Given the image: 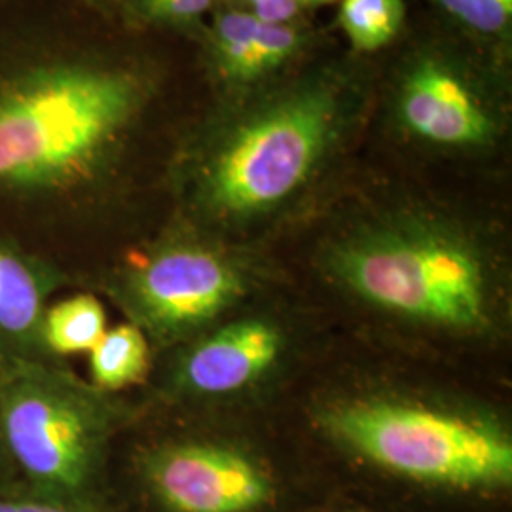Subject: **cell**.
Instances as JSON below:
<instances>
[{
  "mask_svg": "<svg viewBox=\"0 0 512 512\" xmlns=\"http://www.w3.org/2000/svg\"><path fill=\"white\" fill-rule=\"evenodd\" d=\"M19 512H73L55 501H46V499H21L16 501Z\"/></svg>",
  "mask_w": 512,
  "mask_h": 512,
  "instance_id": "obj_18",
  "label": "cell"
},
{
  "mask_svg": "<svg viewBox=\"0 0 512 512\" xmlns=\"http://www.w3.org/2000/svg\"><path fill=\"white\" fill-rule=\"evenodd\" d=\"M330 435L391 473L494 488L512 478V444L492 421L397 401H355L323 414Z\"/></svg>",
  "mask_w": 512,
  "mask_h": 512,
  "instance_id": "obj_4",
  "label": "cell"
},
{
  "mask_svg": "<svg viewBox=\"0 0 512 512\" xmlns=\"http://www.w3.org/2000/svg\"><path fill=\"white\" fill-rule=\"evenodd\" d=\"M0 512H19L16 501H10V499H0Z\"/></svg>",
  "mask_w": 512,
  "mask_h": 512,
  "instance_id": "obj_19",
  "label": "cell"
},
{
  "mask_svg": "<svg viewBox=\"0 0 512 512\" xmlns=\"http://www.w3.org/2000/svg\"><path fill=\"white\" fill-rule=\"evenodd\" d=\"M300 46V35L291 23H262L256 31V78L283 65Z\"/></svg>",
  "mask_w": 512,
  "mask_h": 512,
  "instance_id": "obj_16",
  "label": "cell"
},
{
  "mask_svg": "<svg viewBox=\"0 0 512 512\" xmlns=\"http://www.w3.org/2000/svg\"><path fill=\"white\" fill-rule=\"evenodd\" d=\"M256 31L258 19L251 12H226L217 21V63L222 74L230 80H255Z\"/></svg>",
  "mask_w": 512,
  "mask_h": 512,
  "instance_id": "obj_14",
  "label": "cell"
},
{
  "mask_svg": "<svg viewBox=\"0 0 512 512\" xmlns=\"http://www.w3.org/2000/svg\"><path fill=\"white\" fill-rule=\"evenodd\" d=\"M332 272L380 310L440 329L473 332L490 321V283L473 243L429 222H397L349 239Z\"/></svg>",
  "mask_w": 512,
  "mask_h": 512,
  "instance_id": "obj_2",
  "label": "cell"
},
{
  "mask_svg": "<svg viewBox=\"0 0 512 512\" xmlns=\"http://www.w3.org/2000/svg\"><path fill=\"white\" fill-rule=\"evenodd\" d=\"M403 21V0H344L340 8V25L361 52L387 46L401 31Z\"/></svg>",
  "mask_w": 512,
  "mask_h": 512,
  "instance_id": "obj_13",
  "label": "cell"
},
{
  "mask_svg": "<svg viewBox=\"0 0 512 512\" xmlns=\"http://www.w3.org/2000/svg\"><path fill=\"white\" fill-rule=\"evenodd\" d=\"M243 293L238 266L196 243L160 245L133 260L118 281L133 325L162 342L202 329Z\"/></svg>",
  "mask_w": 512,
  "mask_h": 512,
  "instance_id": "obj_6",
  "label": "cell"
},
{
  "mask_svg": "<svg viewBox=\"0 0 512 512\" xmlns=\"http://www.w3.org/2000/svg\"><path fill=\"white\" fill-rule=\"evenodd\" d=\"M150 366L147 334L133 323L107 329L90 351L93 387L114 393L139 384Z\"/></svg>",
  "mask_w": 512,
  "mask_h": 512,
  "instance_id": "obj_12",
  "label": "cell"
},
{
  "mask_svg": "<svg viewBox=\"0 0 512 512\" xmlns=\"http://www.w3.org/2000/svg\"><path fill=\"white\" fill-rule=\"evenodd\" d=\"M342 109L338 88L317 82L249 116L203 167V205L220 217L245 219L289 200L336 139Z\"/></svg>",
  "mask_w": 512,
  "mask_h": 512,
  "instance_id": "obj_3",
  "label": "cell"
},
{
  "mask_svg": "<svg viewBox=\"0 0 512 512\" xmlns=\"http://www.w3.org/2000/svg\"><path fill=\"white\" fill-rule=\"evenodd\" d=\"M404 126L423 141L444 147L488 145L494 118L465 80L435 59H423L404 78Z\"/></svg>",
  "mask_w": 512,
  "mask_h": 512,
  "instance_id": "obj_8",
  "label": "cell"
},
{
  "mask_svg": "<svg viewBox=\"0 0 512 512\" xmlns=\"http://www.w3.org/2000/svg\"><path fill=\"white\" fill-rule=\"evenodd\" d=\"M0 456H4V450H2V442H0ZM6 458V456H4Z\"/></svg>",
  "mask_w": 512,
  "mask_h": 512,
  "instance_id": "obj_22",
  "label": "cell"
},
{
  "mask_svg": "<svg viewBox=\"0 0 512 512\" xmlns=\"http://www.w3.org/2000/svg\"><path fill=\"white\" fill-rule=\"evenodd\" d=\"M442 10L480 35H503L512 21V0H437Z\"/></svg>",
  "mask_w": 512,
  "mask_h": 512,
  "instance_id": "obj_15",
  "label": "cell"
},
{
  "mask_svg": "<svg viewBox=\"0 0 512 512\" xmlns=\"http://www.w3.org/2000/svg\"><path fill=\"white\" fill-rule=\"evenodd\" d=\"M137 71L54 63L0 86V192L55 194L88 183L145 103Z\"/></svg>",
  "mask_w": 512,
  "mask_h": 512,
  "instance_id": "obj_1",
  "label": "cell"
},
{
  "mask_svg": "<svg viewBox=\"0 0 512 512\" xmlns=\"http://www.w3.org/2000/svg\"><path fill=\"white\" fill-rule=\"evenodd\" d=\"M150 488L173 512H253L272 499L255 461L213 444H167L145 459Z\"/></svg>",
  "mask_w": 512,
  "mask_h": 512,
  "instance_id": "obj_7",
  "label": "cell"
},
{
  "mask_svg": "<svg viewBox=\"0 0 512 512\" xmlns=\"http://www.w3.org/2000/svg\"><path fill=\"white\" fill-rule=\"evenodd\" d=\"M59 285L54 266L0 239V361L42 357L40 327Z\"/></svg>",
  "mask_w": 512,
  "mask_h": 512,
  "instance_id": "obj_10",
  "label": "cell"
},
{
  "mask_svg": "<svg viewBox=\"0 0 512 512\" xmlns=\"http://www.w3.org/2000/svg\"><path fill=\"white\" fill-rule=\"evenodd\" d=\"M213 0H141L148 18L160 21H190L209 10Z\"/></svg>",
  "mask_w": 512,
  "mask_h": 512,
  "instance_id": "obj_17",
  "label": "cell"
},
{
  "mask_svg": "<svg viewBox=\"0 0 512 512\" xmlns=\"http://www.w3.org/2000/svg\"><path fill=\"white\" fill-rule=\"evenodd\" d=\"M114 427L103 391L61 361H0V442L23 475L65 494L84 488Z\"/></svg>",
  "mask_w": 512,
  "mask_h": 512,
  "instance_id": "obj_5",
  "label": "cell"
},
{
  "mask_svg": "<svg viewBox=\"0 0 512 512\" xmlns=\"http://www.w3.org/2000/svg\"><path fill=\"white\" fill-rule=\"evenodd\" d=\"M107 332V313L92 294H76L50 304L40 327L44 359L61 361L76 353H90Z\"/></svg>",
  "mask_w": 512,
  "mask_h": 512,
  "instance_id": "obj_11",
  "label": "cell"
},
{
  "mask_svg": "<svg viewBox=\"0 0 512 512\" xmlns=\"http://www.w3.org/2000/svg\"><path fill=\"white\" fill-rule=\"evenodd\" d=\"M302 2H311V4H323V2H332V0H302Z\"/></svg>",
  "mask_w": 512,
  "mask_h": 512,
  "instance_id": "obj_21",
  "label": "cell"
},
{
  "mask_svg": "<svg viewBox=\"0 0 512 512\" xmlns=\"http://www.w3.org/2000/svg\"><path fill=\"white\" fill-rule=\"evenodd\" d=\"M262 2H264V0H249V4H251V10H253V8H256L258 4H262Z\"/></svg>",
  "mask_w": 512,
  "mask_h": 512,
  "instance_id": "obj_20",
  "label": "cell"
},
{
  "mask_svg": "<svg viewBox=\"0 0 512 512\" xmlns=\"http://www.w3.org/2000/svg\"><path fill=\"white\" fill-rule=\"evenodd\" d=\"M283 349V334L264 319H241L194 344L175 368V385L194 395H228L264 376Z\"/></svg>",
  "mask_w": 512,
  "mask_h": 512,
  "instance_id": "obj_9",
  "label": "cell"
}]
</instances>
